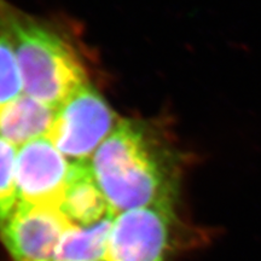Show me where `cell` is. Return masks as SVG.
<instances>
[{"instance_id": "1", "label": "cell", "mask_w": 261, "mask_h": 261, "mask_svg": "<svg viewBox=\"0 0 261 261\" xmlns=\"http://www.w3.org/2000/svg\"><path fill=\"white\" fill-rule=\"evenodd\" d=\"M90 167L113 215L173 202V156L143 123L121 120L94 152Z\"/></svg>"}, {"instance_id": "2", "label": "cell", "mask_w": 261, "mask_h": 261, "mask_svg": "<svg viewBox=\"0 0 261 261\" xmlns=\"http://www.w3.org/2000/svg\"><path fill=\"white\" fill-rule=\"evenodd\" d=\"M5 18L21 70L23 93L58 109L87 84L76 48L58 29L16 9L5 0Z\"/></svg>"}, {"instance_id": "3", "label": "cell", "mask_w": 261, "mask_h": 261, "mask_svg": "<svg viewBox=\"0 0 261 261\" xmlns=\"http://www.w3.org/2000/svg\"><path fill=\"white\" fill-rule=\"evenodd\" d=\"M120 121L102 94L86 84L58 107L47 138L67 159L87 162Z\"/></svg>"}, {"instance_id": "4", "label": "cell", "mask_w": 261, "mask_h": 261, "mask_svg": "<svg viewBox=\"0 0 261 261\" xmlns=\"http://www.w3.org/2000/svg\"><path fill=\"white\" fill-rule=\"evenodd\" d=\"M173 213V202H162L114 215L106 261H166Z\"/></svg>"}, {"instance_id": "5", "label": "cell", "mask_w": 261, "mask_h": 261, "mask_svg": "<svg viewBox=\"0 0 261 261\" xmlns=\"http://www.w3.org/2000/svg\"><path fill=\"white\" fill-rule=\"evenodd\" d=\"M71 168L73 163L47 137L19 146L16 156L18 203L60 207Z\"/></svg>"}, {"instance_id": "6", "label": "cell", "mask_w": 261, "mask_h": 261, "mask_svg": "<svg viewBox=\"0 0 261 261\" xmlns=\"http://www.w3.org/2000/svg\"><path fill=\"white\" fill-rule=\"evenodd\" d=\"M69 225L58 207L18 203L2 225V237L14 261H54Z\"/></svg>"}, {"instance_id": "7", "label": "cell", "mask_w": 261, "mask_h": 261, "mask_svg": "<svg viewBox=\"0 0 261 261\" xmlns=\"http://www.w3.org/2000/svg\"><path fill=\"white\" fill-rule=\"evenodd\" d=\"M60 211L70 225L87 226L114 217L89 162H73Z\"/></svg>"}, {"instance_id": "8", "label": "cell", "mask_w": 261, "mask_h": 261, "mask_svg": "<svg viewBox=\"0 0 261 261\" xmlns=\"http://www.w3.org/2000/svg\"><path fill=\"white\" fill-rule=\"evenodd\" d=\"M56 109L28 94L0 107V138L15 146L44 138L54 125Z\"/></svg>"}, {"instance_id": "9", "label": "cell", "mask_w": 261, "mask_h": 261, "mask_svg": "<svg viewBox=\"0 0 261 261\" xmlns=\"http://www.w3.org/2000/svg\"><path fill=\"white\" fill-rule=\"evenodd\" d=\"M112 223L113 217L87 226L69 225L54 261H106Z\"/></svg>"}, {"instance_id": "10", "label": "cell", "mask_w": 261, "mask_h": 261, "mask_svg": "<svg viewBox=\"0 0 261 261\" xmlns=\"http://www.w3.org/2000/svg\"><path fill=\"white\" fill-rule=\"evenodd\" d=\"M5 0H0V107L23 92L21 70L4 12Z\"/></svg>"}, {"instance_id": "11", "label": "cell", "mask_w": 261, "mask_h": 261, "mask_svg": "<svg viewBox=\"0 0 261 261\" xmlns=\"http://www.w3.org/2000/svg\"><path fill=\"white\" fill-rule=\"evenodd\" d=\"M16 156V146L0 138V226L11 217L18 204Z\"/></svg>"}]
</instances>
